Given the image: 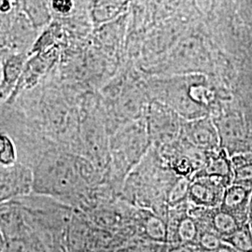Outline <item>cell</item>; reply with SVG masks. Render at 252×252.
I'll return each instance as SVG.
<instances>
[{
    "mask_svg": "<svg viewBox=\"0 0 252 252\" xmlns=\"http://www.w3.org/2000/svg\"><path fill=\"white\" fill-rule=\"evenodd\" d=\"M28 57L29 54L27 52H19L9 54L3 59L1 63L0 99H9L18 83Z\"/></svg>",
    "mask_w": 252,
    "mask_h": 252,
    "instance_id": "cell-9",
    "label": "cell"
},
{
    "mask_svg": "<svg viewBox=\"0 0 252 252\" xmlns=\"http://www.w3.org/2000/svg\"><path fill=\"white\" fill-rule=\"evenodd\" d=\"M226 188L225 183L218 178H193L189 183L188 202L197 207H220Z\"/></svg>",
    "mask_w": 252,
    "mask_h": 252,
    "instance_id": "cell-6",
    "label": "cell"
},
{
    "mask_svg": "<svg viewBox=\"0 0 252 252\" xmlns=\"http://www.w3.org/2000/svg\"><path fill=\"white\" fill-rule=\"evenodd\" d=\"M249 224H250V227H251V229H252V218H249Z\"/></svg>",
    "mask_w": 252,
    "mask_h": 252,
    "instance_id": "cell-23",
    "label": "cell"
},
{
    "mask_svg": "<svg viewBox=\"0 0 252 252\" xmlns=\"http://www.w3.org/2000/svg\"><path fill=\"white\" fill-rule=\"evenodd\" d=\"M83 147L92 159V162L98 166H104L107 162L108 146L103 131L94 123H88L82 131Z\"/></svg>",
    "mask_w": 252,
    "mask_h": 252,
    "instance_id": "cell-12",
    "label": "cell"
},
{
    "mask_svg": "<svg viewBox=\"0 0 252 252\" xmlns=\"http://www.w3.org/2000/svg\"><path fill=\"white\" fill-rule=\"evenodd\" d=\"M145 231L148 236L155 241H167V224L160 217H149L145 222Z\"/></svg>",
    "mask_w": 252,
    "mask_h": 252,
    "instance_id": "cell-17",
    "label": "cell"
},
{
    "mask_svg": "<svg viewBox=\"0 0 252 252\" xmlns=\"http://www.w3.org/2000/svg\"><path fill=\"white\" fill-rule=\"evenodd\" d=\"M252 196V188L233 183L226 188L220 207L245 224L249 221Z\"/></svg>",
    "mask_w": 252,
    "mask_h": 252,
    "instance_id": "cell-8",
    "label": "cell"
},
{
    "mask_svg": "<svg viewBox=\"0 0 252 252\" xmlns=\"http://www.w3.org/2000/svg\"><path fill=\"white\" fill-rule=\"evenodd\" d=\"M234 179L233 183L252 188V154L240 153L231 157Z\"/></svg>",
    "mask_w": 252,
    "mask_h": 252,
    "instance_id": "cell-13",
    "label": "cell"
},
{
    "mask_svg": "<svg viewBox=\"0 0 252 252\" xmlns=\"http://www.w3.org/2000/svg\"><path fill=\"white\" fill-rule=\"evenodd\" d=\"M0 230L6 239L33 234L26 207L16 199L0 204Z\"/></svg>",
    "mask_w": 252,
    "mask_h": 252,
    "instance_id": "cell-5",
    "label": "cell"
},
{
    "mask_svg": "<svg viewBox=\"0 0 252 252\" xmlns=\"http://www.w3.org/2000/svg\"><path fill=\"white\" fill-rule=\"evenodd\" d=\"M249 153H252V139L251 140V143H250V149H249Z\"/></svg>",
    "mask_w": 252,
    "mask_h": 252,
    "instance_id": "cell-24",
    "label": "cell"
},
{
    "mask_svg": "<svg viewBox=\"0 0 252 252\" xmlns=\"http://www.w3.org/2000/svg\"><path fill=\"white\" fill-rule=\"evenodd\" d=\"M188 208L169 215L167 222V241L173 244H193L195 245L199 234L198 221L188 213Z\"/></svg>",
    "mask_w": 252,
    "mask_h": 252,
    "instance_id": "cell-7",
    "label": "cell"
},
{
    "mask_svg": "<svg viewBox=\"0 0 252 252\" xmlns=\"http://www.w3.org/2000/svg\"><path fill=\"white\" fill-rule=\"evenodd\" d=\"M189 183L190 180L183 179L173 186L167 197V202L170 207H178L188 201Z\"/></svg>",
    "mask_w": 252,
    "mask_h": 252,
    "instance_id": "cell-18",
    "label": "cell"
},
{
    "mask_svg": "<svg viewBox=\"0 0 252 252\" xmlns=\"http://www.w3.org/2000/svg\"><path fill=\"white\" fill-rule=\"evenodd\" d=\"M40 98L38 120L46 134L60 139L69 129V111L62 101L54 96V90H47Z\"/></svg>",
    "mask_w": 252,
    "mask_h": 252,
    "instance_id": "cell-2",
    "label": "cell"
},
{
    "mask_svg": "<svg viewBox=\"0 0 252 252\" xmlns=\"http://www.w3.org/2000/svg\"><path fill=\"white\" fill-rule=\"evenodd\" d=\"M33 189V170L16 162L10 166L0 164V204L28 195Z\"/></svg>",
    "mask_w": 252,
    "mask_h": 252,
    "instance_id": "cell-4",
    "label": "cell"
},
{
    "mask_svg": "<svg viewBox=\"0 0 252 252\" xmlns=\"http://www.w3.org/2000/svg\"><path fill=\"white\" fill-rule=\"evenodd\" d=\"M220 148L232 157L236 154L249 153L251 140L242 118L236 114H227L215 122Z\"/></svg>",
    "mask_w": 252,
    "mask_h": 252,
    "instance_id": "cell-3",
    "label": "cell"
},
{
    "mask_svg": "<svg viewBox=\"0 0 252 252\" xmlns=\"http://www.w3.org/2000/svg\"><path fill=\"white\" fill-rule=\"evenodd\" d=\"M81 157L49 150L38 159L33 170V191L52 198H68L85 184Z\"/></svg>",
    "mask_w": 252,
    "mask_h": 252,
    "instance_id": "cell-1",
    "label": "cell"
},
{
    "mask_svg": "<svg viewBox=\"0 0 252 252\" xmlns=\"http://www.w3.org/2000/svg\"><path fill=\"white\" fill-rule=\"evenodd\" d=\"M185 135L188 142L205 153L220 149L216 126L206 119L196 120L187 125Z\"/></svg>",
    "mask_w": 252,
    "mask_h": 252,
    "instance_id": "cell-10",
    "label": "cell"
},
{
    "mask_svg": "<svg viewBox=\"0 0 252 252\" xmlns=\"http://www.w3.org/2000/svg\"><path fill=\"white\" fill-rule=\"evenodd\" d=\"M53 9L59 13H67L72 8L71 0H53L52 1Z\"/></svg>",
    "mask_w": 252,
    "mask_h": 252,
    "instance_id": "cell-20",
    "label": "cell"
},
{
    "mask_svg": "<svg viewBox=\"0 0 252 252\" xmlns=\"http://www.w3.org/2000/svg\"><path fill=\"white\" fill-rule=\"evenodd\" d=\"M237 252L235 249H234L231 245H229L228 243H226V242H222L221 245L217 249L215 252Z\"/></svg>",
    "mask_w": 252,
    "mask_h": 252,
    "instance_id": "cell-21",
    "label": "cell"
},
{
    "mask_svg": "<svg viewBox=\"0 0 252 252\" xmlns=\"http://www.w3.org/2000/svg\"><path fill=\"white\" fill-rule=\"evenodd\" d=\"M205 165L196 172L193 178L212 177L222 180L227 187L233 184V166L231 157L224 150L220 149L215 152L208 153Z\"/></svg>",
    "mask_w": 252,
    "mask_h": 252,
    "instance_id": "cell-11",
    "label": "cell"
},
{
    "mask_svg": "<svg viewBox=\"0 0 252 252\" xmlns=\"http://www.w3.org/2000/svg\"><path fill=\"white\" fill-rule=\"evenodd\" d=\"M18 162V149L11 136L0 131V164L10 166Z\"/></svg>",
    "mask_w": 252,
    "mask_h": 252,
    "instance_id": "cell-16",
    "label": "cell"
},
{
    "mask_svg": "<svg viewBox=\"0 0 252 252\" xmlns=\"http://www.w3.org/2000/svg\"><path fill=\"white\" fill-rule=\"evenodd\" d=\"M249 218H252V200H251V205H250V216Z\"/></svg>",
    "mask_w": 252,
    "mask_h": 252,
    "instance_id": "cell-22",
    "label": "cell"
},
{
    "mask_svg": "<svg viewBox=\"0 0 252 252\" xmlns=\"http://www.w3.org/2000/svg\"><path fill=\"white\" fill-rule=\"evenodd\" d=\"M166 252H201L193 244H173L169 245Z\"/></svg>",
    "mask_w": 252,
    "mask_h": 252,
    "instance_id": "cell-19",
    "label": "cell"
},
{
    "mask_svg": "<svg viewBox=\"0 0 252 252\" xmlns=\"http://www.w3.org/2000/svg\"><path fill=\"white\" fill-rule=\"evenodd\" d=\"M239 252H252V232L249 221L237 229L234 234L223 239Z\"/></svg>",
    "mask_w": 252,
    "mask_h": 252,
    "instance_id": "cell-14",
    "label": "cell"
},
{
    "mask_svg": "<svg viewBox=\"0 0 252 252\" xmlns=\"http://www.w3.org/2000/svg\"><path fill=\"white\" fill-rule=\"evenodd\" d=\"M199 223V222H198ZM223 242L222 238L211 228L199 223V234L195 245L201 252H213Z\"/></svg>",
    "mask_w": 252,
    "mask_h": 252,
    "instance_id": "cell-15",
    "label": "cell"
}]
</instances>
